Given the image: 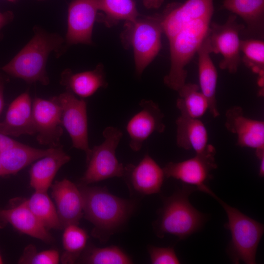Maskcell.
Listing matches in <instances>:
<instances>
[{
    "label": "cell",
    "instance_id": "6da1fadb",
    "mask_svg": "<svg viewBox=\"0 0 264 264\" xmlns=\"http://www.w3.org/2000/svg\"><path fill=\"white\" fill-rule=\"evenodd\" d=\"M78 188L83 198V216L94 226L92 235L105 243L126 222L135 203L112 195L105 187L81 184Z\"/></svg>",
    "mask_w": 264,
    "mask_h": 264
},
{
    "label": "cell",
    "instance_id": "7a4b0ae2",
    "mask_svg": "<svg viewBox=\"0 0 264 264\" xmlns=\"http://www.w3.org/2000/svg\"><path fill=\"white\" fill-rule=\"evenodd\" d=\"M33 30L32 38L1 69L27 83L38 82L46 86L50 81L46 70L49 55L54 52L58 57L65 53V39L39 26H34Z\"/></svg>",
    "mask_w": 264,
    "mask_h": 264
},
{
    "label": "cell",
    "instance_id": "3957f363",
    "mask_svg": "<svg viewBox=\"0 0 264 264\" xmlns=\"http://www.w3.org/2000/svg\"><path fill=\"white\" fill-rule=\"evenodd\" d=\"M196 190H198L195 187L183 184L181 189L164 198L163 207L154 225L158 237L163 238L168 234L184 240L203 226L206 216L189 200V196Z\"/></svg>",
    "mask_w": 264,
    "mask_h": 264
},
{
    "label": "cell",
    "instance_id": "277c9868",
    "mask_svg": "<svg viewBox=\"0 0 264 264\" xmlns=\"http://www.w3.org/2000/svg\"><path fill=\"white\" fill-rule=\"evenodd\" d=\"M161 14L140 17L127 21L120 38L125 48L133 50L136 74L140 76L161 48L163 33Z\"/></svg>",
    "mask_w": 264,
    "mask_h": 264
},
{
    "label": "cell",
    "instance_id": "5b68a950",
    "mask_svg": "<svg viewBox=\"0 0 264 264\" xmlns=\"http://www.w3.org/2000/svg\"><path fill=\"white\" fill-rule=\"evenodd\" d=\"M213 197L225 210L228 221L224 227L230 231L231 241L227 253L232 262L239 264H256L258 247L264 233V224L244 215L237 209L230 206L218 197L213 192Z\"/></svg>",
    "mask_w": 264,
    "mask_h": 264
},
{
    "label": "cell",
    "instance_id": "8992f818",
    "mask_svg": "<svg viewBox=\"0 0 264 264\" xmlns=\"http://www.w3.org/2000/svg\"><path fill=\"white\" fill-rule=\"evenodd\" d=\"M104 141L91 149L87 169L81 178L82 184L102 181L114 177H122L125 167L120 163L115 154L116 150L123 136L116 128L109 126L103 132Z\"/></svg>",
    "mask_w": 264,
    "mask_h": 264
},
{
    "label": "cell",
    "instance_id": "52a82bcc",
    "mask_svg": "<svg viewBox=\"0 0 264 264\" xmlns=\"http://www.w3.org/2000/svg\"><path fill=\"white\" fill-rule=\"evenodd\" d=\"M245 26L239 23L237 15H230L223 24L211 22L207 36L210 53L220 54V69L236 73L241 62L240 34Z\"/></svg>",
    "mask_w": 264,
    "mask_h": 264
},
{
    "label": "cell",
    "instance_id": "ba28073f",
    "mask_svg": "<svg viewBox=\"0 0 264 264\" xmlns=\"http://www.w3.org/2000/svg\"><path fill=\"white\" fill-rule=\"evenodd\" d=\"M216 149L210 144L203 152L180 162H171L163 168L165 176L179 180L205 192L206 183L212 177L211 172L217 168L215 161Z\"/></svg>",
    "mask_w": 264,
    "mask_h": 264
},
{
    "label": "cell",
    "instance_id": "9c48e42d",
    "mask_svg": "<svg viewBox=\"0 0 264 264\" xmlns=\"http://www.w3.org/2000/svg\"><path fill=\"white\" fill-rule=\"evenodd\" d=\"M58 98L62 109V125L71 139L73 147L85 152L87 161L91 149L88 144L87 103L68 90L60 94Z\"/></svg>",
    "mask_w": 264,
    "mask_h": 264
},
{
    "label": "cell",
    "instance_id": "30bf717a",
    "mask_svg": "<svg viewBox=\"0 0 264 264\" xmlns=\"http://www.w3.org/2000/svg\"><path fill=\"white\" fill-rule=\"evenodd\" d=\"M32 114L38 142L50 147L61 146L60 141L63 129L58 96L49 99L35 97L32 103Z\"/></svg>",
    "mask_w": 264,
    "mask_h": 264
},
{
    "label": "cell",
    "instance_id": "8fae6325",
    "mask_svg": "<svg viewBox=\"0 0 264 264\" xmlns=\"http://www.w3.org/2000/svg\"><path fill=\"white\" fill-rule=\"evenodd\" d=\"M98 13V0H73L70 3L64 52L71 45L92 44L93 28Z\"/></svg>",
    "mask_w": 264,
    "mask_h": 264
},
{
    "label": "cell",
    "instance_id": "7c38bea8",
    "mask_svg": "<svg viewBox=\"0 0 264 264\" xmlns=\"http://www.w3.org/2000/svg\"><path fill=\"white\" fill-rule=\"evenodd\" d=\"M139 106L141 110L130 119L126 127L130 147L135 152L141 149L144 142L153 133H162L165 129L164 115L157 104L143 99Z\"/></svg>",
    "mask_w": 264,
    "mask_h": 264
},
{
    "label": "cell",
    "instance_id": "4fadbf2b",
    "mask_svg": "<svg viewBox=\"0 0 264 264\" xmlns=\"http://www.w3.org/2000/svg\"><path fill=\"white\" fill-rule=\"evenodd\" d=\"M226 129L237 137L236 144L255 151L264 149V122L245 116L242 108L235 106L225 113Z\"/></svg>",
    "mask_w": 264,
    "mask_h": 264
},
{
    "label": "cell",
    "instance_id": "5bb4252c",
    "mask_svg": "<svg viewBox=\"0 0 264 264\" xmlns=\"http://www.w3.org/2000/svg\"><path fill=\"white\" fill-rule=\"evenodd\" d=\"M51 187L62 229L70 224L78 225L84 215L83 198L78 187L64 178L55 181Z\"/></svg>",
    "mask_w": 264,
    "mask_h": 264
},
{
    "label": "cell",
    "instance_id": "9a60e30c",
    "mask_svg": "<svg viewBox=\"0 0 264 264\" xmlns=\"http://www.w3.org/2000/svg\"><path fill=\"white\" fill-rule=\"evenodd\" d=\"M123 176L134 190L145 195L159 192L165 177L163 168L148 154L136 165H127Z\"/></svg>",
    "mask_w": 264,
    "mask_h": 264
},
{
    "label": "cell",
    "instance_id": "2e32d148",
    "mask_svg": "<svg viewBox=\"0 0 264 264\" xmlns=\"http://www.w3.org/2000/svg\"><path fill=\"white\" fill-rule=\"evenodd\" d=\"M0 132L13 136L36 133L32 104L28 92L22 93L11 102L4 119L0 122Z\"/></svg>",
    "mask_w": 264,
    "mask_h": 264
},
{
    "label": "cell",
    "instance_id": "e0dca14e",
    "mask_svg": "<svg viewBox=\"0 0 264 264\" xmlns=\"http://www.w3.org/2000/svg\"><path fill=\"white\" fill-rule=\"evenodd\" d=\"M60 84L66 90L81 98L89 97L108 85L101 63L93 70L79 73H74L69 68L65 69L61 75Z\"/></svg>",
    "mask_w": 264,
    "mask_h": 264
},
{
    "label": "cell",
    "instance_id": "ac0fdd59",
    "mask_svg": "<svg viewBox=\"0 0 264 264\" xmlns=\"http://www.w3.org/2000/svg\"><path fill=\"white\" fill-rule=\"evenodd\" d=\"M197 53L198 54V86L207 100L208 111L213 117H217L220 115L216 99L218 71L210 57L207 35Z\"/></svg>",
    "mask_w": 264,
    "mask_h": 264
},
{
    "label": "cell",
    "instance_id": "d6986e66",
    "mask_svg": "<svg viewBox=\"0 0 264 264\" xmlns=\"http://www.w3.org/2000/svg\"><path fill=\"white\" fill-rule=\"evenodd\" d=\"M0 219L22 233L45 242H53V238L32 212L25 200L17 206L0 209Z\"/></svg>",
    "mask_w": 264,
    "mask_h": 264
},
{
    "label": "cell",
    "instance_id": "ffe728a7",
    "mask_svg": "<svg viewBox=\"0 0 264 264\" xmlns=\"http://www.w3.org/2000/svg\"><path fill=\"white\" fill-rule=\"evenodd\" d=\"M70 160L62 146L54 147L51 153L32 165L29 171L30 186L36 191L47 192L58 170Z\"/></svg>",
    "mask_w": 264,
    "mask_h": 264
},
{
    "label": "cell",
    "instance_id": "44dd1931",
    "mask_svg": "<svg viewBox=\"0 0 264 264\" xmlns=\"http://www.w3.org/2000/svg\"><path fill=\"white\" fill-rule=\"evenodd\" d=\"M177 146L186 150H194L196 154L204 152L209 147L208 131L199 119L179 116L176 121Z\"/></svg>",
    "mask_w": 264,
    "mask_h": 264
},
{
    "label": "cell",
    "instance_id": "7402d4cb",
    "mask_svg": "<svg viewBox=\"0 0 264 264\" xmlns=\"http://www.w3.org/2000/svg\"><path fill=\"white\" fill-rule=\"evenodd\" d=\"M54 148L37 149L20 142L3 151L0 153L2 176L17 173L33 161L51 153Z\"/></svg>",
    "mask_w": 264,
    "mask_h": 264
},
{
    "label": "cell",
    "instance_id": "603a6c76",
    "mask_svg": "<svg viewBox=\"0 0 264 264\" xmlns=\"http://www.w3.org/2000/svg\"><path fill=\"white\" fill-rule=\"evenodd\" d=\"M222 7L245 22L247 31L263 36L264 27V0H223Z\"/></svg>",
    "mask_w": 264,
    "mask_h": 264
},
{
    "label": "cell",
    "instance_id": "cb8c5ba5",
    "mask_svg": "<svg viewBox=\"0 0 264 264\" xmlns=\"http://www.w3.org/2000/svg\"><path fill=\"white\" fill-rule=\"evenodd\" d=\"M96 21L108 27L116 25L121 21H132L139 16L133 0H98Z\"/></svg>",
    "mask_w": 264,
    "mask_h": 264
},
{
    "label": "cell",
    "instance_id": "d4e9b609",
    "mask_svg": "<svg viewBox=\"0 0 264 264\" xmlns=\"http://www.w3.org/2000/svg\"><path fill=\"white\" fill-rule=\"evenodd\" d=\"M177 91L178 97L176 106L180 112V116L199 119L208 110L207 100L198 85L185 83Z\"/></svg>",
    "mask_w": 264,
    "mask_h": 264
},
{
    "label": "cell",
    "instance_id": "484cf974",
    "mask_svg": "<svg viewBox=\"0 0 264 264\" xmlns=\"http://www.w3.org/2000/svg\"><path fill=\"white\" fill-rule=\"evenodd\" d=\"M25 201L29 208L46 229H62L57 210L46 192L35 191Z\"/></svg>",
    "mask_w": 264,
    "mask_h": 264
},
{
    "label": "cell",
    "instance_id": "4316f807",
    "mask_svg": "<svg viewBox=\"0 0 264 264\" xmlns=\"http://www.w3.org/2000/svg\"><path fill=\"white\" fill-rule=\"evenodd\" d=\"M88 237L86 231L77 224H70L65 227L62 263L74 264L85 248Z\"/></svg>",
    "mask_w": 264,
    "mask_h": 264
},
{
    "label": "cell",
    "instance_id": "83f0119b",
    "mask_svg": "<svg viewBox=\"0 0 264 264\" xmlns=\"http://www.w3.org/2000/svg\"><path fill=\"white\" fill-rule=\"evenodd\" d=\"M83 259V263L89 264H130L131 258L121 248L111 245L99 248L91 247Z\"/></svg>",
    "mask_w": 264,
    "mask_h": 264
},
{
    "label": "cell",
    "instance_id": "f1b7e54d",
    "mask_svg": "<svg viewBox=\"0 0 264 264\" xmlns=\"http://www.w3.org/2000/svg\"><path fill=\"white\" fill-rule=\"evenodd\" d=\"M240 51L243 53L241 60L252 70L263 77L264 70V42L259 39L240 41Z\"/></svg>",
    "mask_w": 264,
    "mask_h": 264
},
{
    "label": "cell",
    "instance_id": "f546056e",
    "mask_svg": "<svg viewBox=\"0 0 264 264\" xmlns=\"http://www.w3.org/2000/svg\"><path fill=\"white\" fill-rule=\"evenodd\" d=\"M60 260L59 253L54 249L37 252L33 245L26 246L19 261V264H57Z\"/></svg>",
    "mask_w": 264,
    "mask_h": 264
},
{
    "label": "cell",
    "instance_id": "4dcf8cb0",
    "mask_svg": "<svg viewBox=\"0 0 264 264\" xmlns=\"http://www.w3.org/2000/svg\"><path fill=\"white\" fill-rule=\"evenodd\" d=\"M148 252L153 264H178L180 262L173 247L150 246Z\"/></svg>",
    "mask_w": 264,
    "mask_h": 264
},
{
    "label": "cell",
    "instance_id": "1f68e13d",
    "mask_svg": "<svg viewBox=\"0 0 264 264\" xmlns=\"http://www.w3.org/2000/svg\"><path fill=\"white\" fill-rule=\"evenodd\" d=\"M14 17V14L11 11H7L4 12H0V40L3 37L1 32L2 28L12 22Z\"/></svg>",
    "mask_w": 264,
    "mask_h": 264
},
{
    "label": "cell",
    "instance_id": "d6a6232c",
    "mask_svg": "<svg viewBox=\"0 0 264 264\" xmlns=\"http://www.w3.org/2000/svg\"><path fill=\"white\" fill-rule=\"evenodd\" d=\"M19 143L8 136L0 132V153Z\"/></svg>",
    "mask_w": 264,
    "mask_h": 264
},
{
    "label": "cell",
    "instance_id": "836d02e7",
    "mask_svg": "<svg viewBox=\"0 0 264 264\" xmlns=\"http://www.w3.org/2000/svg\"><path fill=\"white\" fill-rule=\"evenodd\" d=\"M255 154L260 161L259 176L261 177L264 176V149L255 151Z\"/></svg>",
    "mask_w": 264,
    "mask_h": 264
},
{
    "label": "cell",
    "instance_id": "e575fe53",
    "mask_svg": "<svg viewBox=\"0 0 264 264\" xmlns=\"http://www.w3.org/2000/svg\"><path fill=\"white\" fill-rule=\"evenodd\" d=\"M165 0H143L145 7L148 9H156L160 7Z\"/></svg>",
    "mask_w": 264,
    "mask_h": 264
},
{
    "label": "cell",
    "instance_id": "d590c367",
    "mask_svg": "<svg viewBox=\"0 0 264 264\" xmlns=\"http://www.w3.org/2000/svg\"><path fill=\"white\" fill-rule=\"evenodd\" d=\"M4 86V80L0 73V114L4 106L3 90Z\"/></svg>",
    "mask_w": 264,
    "mask_h": 264
},
{
    "label": "cell",
    "instance_id": "8d00e7d4",
    "mask_svg": "<svg viewBox=\"0 0 264 264\" xmlns=\"http://www.w3.org/2000/svg\"><path fill=\"white\" fill-rule=\"evenodd\" d=\"M0 176H2V167H1L0 160Z\"/></svg>",
    "mask_w": 264,
    "mask_h": 264
},
{
    "label": "cell",
    "instance_id": "74e56055",
    "mask_svg": "<svg viewBox=\"0 0 264 264\" xmlns=\"http://www.w3.org/2000/svg\"><path fill=\"white\" fill-rule=\"evenodd\" d=\"M7 0L11 2H15L16 1V0Z\"/></svg>",
    "mask_w": 264,
    "mask_h": 264
},
{
    "label": "cell",
    "instance_id": "f35d334b",
    "mask_svg": "<svg viewBox=\"0 0 264 264\" xmlns=\"http://www.w3.org/2000/svg\"><path fill=\"white\" fill-rule=\"evenodd\" d=\"M2 264V260L1 256L0 255V264Z\"/></svg>",
    "mask_w": 264,
    "mask_h": 264
},
{
    "label": "cell",
    "instance_id": "ab89813d",
    "mask_svg": "<svg viewBox=\"0 0 264 264\" xmlns=\"http://www.w3.org/2000/svg\"><path fill=\"white\" fill-rule=\"evenodd\" d=\"M39 0V1H43V0Z\"/></svg>",
    "mask_w": 264,
    "mask_h": 264
}]
</instances>
